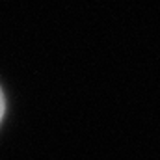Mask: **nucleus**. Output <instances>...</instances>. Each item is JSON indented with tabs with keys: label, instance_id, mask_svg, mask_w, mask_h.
<instances>
[{
	"label": "nucleus",
	"instance_id": "nucleus-1",
	"mask_svg": "<svg viewBox=\"0 0 160 160\" xmlns=\"http://www.w3.org/2000/svg\"><path fill=\"white\" fill-rule=\"evenodd\" d=\"M4 95H2V91H0V121H2V116H4Z\"/></svg>",
	"mask_w": 160,
	"mask_h": 160
}]
</instances>
